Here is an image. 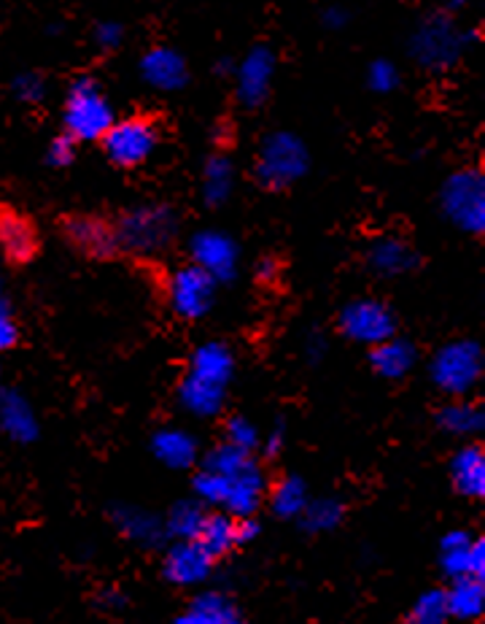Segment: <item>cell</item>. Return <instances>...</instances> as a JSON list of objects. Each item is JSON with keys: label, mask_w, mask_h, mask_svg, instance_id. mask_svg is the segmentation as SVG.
I'll return each instance as SVG.
<instances>
[{"label": "cell", "mask_w": 485, "mask_h": 624, "mask_svg": "<svg viewBox=\"0 0 485 624\" xmlns=\"http://www.w3.org/2000/svg\"><path fill=\"white\" fill-rule=\"evenodd\" d=\"M448 614L455 620H481L485 611V589L477 576H455L451 589H446Z\"/></svg>", "instance_id": "22"}, {"label": "cell", "mask_w": 485, "mask_h": 624, "mask_svg": "<svg viewBox=\"0 0 485 624\" xmlns=\"http://www.w3.org/2000/svg\"><path fill=\"white\" fill-rule=\"evenodd\" d=\"M235 184V166L224 155L210 157L203 173V195L208 203H224Z\"/></svg>", "instance_id": "28"}, {"label": "cell", "mask_w": 485, "mask_h": 624, "mask_svg": "<svg viewBox=\"0 0 485 624\" xmlns=\"http://www.w3.org/2000/svg\"><path fill=\"white\" fill-rule=\"evenodd\" d=\"M73 157H76V141L73 138L68 136H57L55 141L49 144V149H46V162L49 166H55V168H66L73 162Z\"/></svg>", "instance_id": "37"}, {"label": "cell", "mask_w": 485, "mask_h": 624, "mask_svg": "<svg viewBox=\"0 0 485 624\" xmlns=\"http://www.w3.org/2000/svg\"><path fill=\"white\" fill-rule=\"evenodd\" d=\"M203 517L206 514L200 511V506H178L171 514V530L178 538H195Z\"/></svg>", "instance_id": "33"}, {"label": "cell", "mask_w": 485, "mask_h": 624, "mask_svg": "<svg viewBox=\"0 0 485 624\" xmlns=\"http://www.w3.org/2000/svg\"><path fill=\"white\" fill-rule=\"evenodd\" d=\"M372 367L385 378H402L413 371L418 354L416 347L405 338H385V341L372 347Z\"/></svg>", "instance_id": "20"}, {"label": "cell", "mask_w": 485, "mask_h": 624, "mask_svg": "<svg viewBox=\"0 0 485 624\" xmlns=\"http://www.w3.org/2000/svg\"><path fill=\"white\" fill-rule=\"evenodd\" d=\"M224 384L208 382V378L189 373L184 378V384H181V400L197 417H213L224 406Z\"/></svg>", "instance_id": "23"}, {"label": "cell", "mask_w": 485, "mask_h": 624, "mask_svg": "<svg viewBox=\"0 0 485 624\" xmlns=\"http://www.w3.org/2000/svg\"><path fill=\"white\" fill-rule=\"evenodd\" d=\"M192 260L203 271H208L216 282H221V279H230L235 273L238 247L232 238L221 236V232H197L192 238Z\"/></svg>", "instance_id": "14"}, {"label": "cell", "mask_w": 485, "mask_h": 624, "mask_svg": "<svg viewBox=\"0 0 485 624\" xmlns=\"http://www.w3.org/2000/svg\"><path fill=\"white\" fill-rule=\"evenodd\" d=\"M448 616L451 614H448L446 589H429V592H424L411 611V622L416 624H442Z\"/></svg>", "instance_id": "30"}, {"label": "cell", "mask_w": 485, "mask_h": 624, "mask_svg": "<svg viewBox=\"0 0 485 624\" xmlns=\"http://www.w3.org/2000/svg\"><path fill=\"white\" fill-rule=\"evenodd\" d=\"M437 419H440V424L448 430V433H455V435L477 433V430L483 428L481 408H472V406H464V404L446 406Z\"/></svg>", "instance_id": "29"}, {"label": "cell", "mask_w": 485, "mask_h": 624, "mask_svg": "<svg viewBox=\"0 0 485 624\" xmlns=\"http://www.w3.org/2000/svg\"><path fill=\"white\" fill-rule=\"evenodd\" d=\"M416 262L418 258L413 254V249L400 238H383L370 252V265L378 276H396V273L411 271Z\"/></svg>", "instance_id": "24"}, {"label": "cell", "mask_w": 485, "mask_h": 624, "mask_svg": "<svg viewBox=\"0 0 485 624\" xmlns=\"http://www.w3.org/2000/svg\"><path fill=\"white\" fill-rule=\"evenodd\" d=\"M305 484L300 478H286L273 492V509H276L278 517H295L305 509Z\"/></svg>", "instance_id": "31"}, {"label": "cell", "mask_w": 485, "mask_h": 624, "mask_svg": "<svg viewBox=\"0 0 485 624\" xmlns=\"http://www.w3.org/2000/svg\"><path fill=\"white\" fill-rule=\"evenodd\" d=\"M154 454L171 468H189L197 457V443L181 430H162L154 435Z\"/></svg>", "instance_id": "26"}, {"label": "cell", "mask_w": 485, "mask_h": 624, "mask_svg": "<svg viewBox=\"0 0 485 624\" xmlns=\"http://www.w3.org/2000/svg\"><path fill=\"white\" fill-rule=\"evenodd\" d=\"M265 495V476L256 468L254 460L243 465L235 476L230 478V492H227L224 506L232 517H251L262 503Z\"/></svg>", "instance_id": "17"}, {"label": "cell", "mask_w": 485, "mask_h": 624, "mask_svg": "<svg viewBox=\"0 0 485 624\" xmlns=\"http://www.w3.org/2000/svg\"><path fill=\"white\" fill-rule=\"evenodd\" d=\"M227 443H232V446L243 449V452L251 454L256 449V443H259V435H256V430L251 428L245 419L235 417L230 424H227Z\"/></svg>", "instance_id": "35"}, {"label": "cell", "mask_w": 485, "mask_h": 624, "mask_svg": "<svg viewBox=\"0 0 485 624\" xmlns=\"http://www.w3.org/2000/svg\"><path fill=\"white\" fill-rule=\"evenodd\" d=\"M195 489L203 500H208V503L224 506L227 492H230V478L216 474V470L203 468L200 474L195 476Z\"/></svg>", "instance_id": "32"}, {"label": "cell", "mask_w": 485, "mask_h": 624, "mask_svg": "<svg viewBox=\"0 0 485 624\" xmlns=\"http://www.w3.org/2000/svg\"><path fill=\"white\" fill-rule=\"evenodd\" d=\"M210 565H213V559L200 549V544H197L195 538H181V544L173 546L171 554L165 557L162 574H165V579L173 581V585L189 587L206 579L210 574Z\"/></svg>", "instance_id": "16"}, {"label": "cell", "mask_w": 485, "mask_h": 624, "mask_svg": "<svg viewBox=\"0 0 485 624\" xmlns=\"http://www.w3.org/2000/svg\"><path fill=\"white\" fill-rule=\"evenodd\" d=\"M14 95L22 103H41L46 95V84L38 73H22L14 79Z\"/></svg>", "instance_id": "36"}, {"label": "cell", "mask_w": 485, "mask_h": 624, "mask_svg": "<svg viewBox=\"0 0 485 624\" xmlns=\"http://www.w3.org/2000/svg\"><path fill=\"white\" fill-rule=\"evenodd\" d=\"M0 430L11 441L20 443H31L38 435V422H35L33 408L20 393L0 395Z\"/></svg>", "instance_id": "18"}, {"label": "cell", "mask_w": 485, "mask_h": 624, "mask_svg": "<svg viewBox=\"0 0 485 624\" xmlns=\"http://www.w3.org/2000/svg\"><path fill=\"white\" fill-rule=\"evenodd\" d=\"M101 141L114 166L138 168L154 155L157 144H160V131L146 116H127V120L114 122Z\"/></svg>", "instance_id": "5"}, {"label": "cell", "mask_w": 485, "mask_h": 624, "mask_svg": "<svg viewBox=\"0 0 485 624\" xmlns=\"http://www.w3.org/2000/svg\"><path fill=\"white\" fill-rule=\"evenodd\" d=\"M346 20H348L346 11L337 9V5H335V9H330V11H326V14H324V22H326V25H330V27H343V25H346Z\"/></svg>", "instance_id": "40"}, {"label": "cell", "mask_w": 485, "mask_h": 624, "mask_svg": "<svg viewBox=\"0 0 485 624\" xmlns=\"http://www.w3.org/2000/svg\"><path fill=\"white\" fill-rule=\"evenodd\" d=\"M483 376V352L475 341H453L431 360V378L448 395H466Z\"/></svg>", "instance_id": "6"}, {"label": "cell", "mask_w": 485, "mask_h": 624, "mask_svg": "<svg viewBox=\"0 0 485 624\" xmlns=\"http://www.w3.org/2000/svg\"><path fill=\"white\" fill-rule=\"evenodd\" d=\"M451 478L461 495L483 498L485 495V454L481 446H464L451 460Z\"/></svg>", "instance_id": "21"}, {"label": "cell", "mask_w": 485, "mask_h": 624, "mask_svg": "<svg viewBox=\"0 0 485 624\" xmlns=\"http://www.w3.org/2000/svg\"><path fill=\"white\" fill-rule=\"evenodd\" d=\"M62 122L73 141H101L116 122L114 106L92 76H81L70 84Z\"/></svg>", "instance_id": "1"}, {"label": "cell", "mask_w": 485, "mask_h": 624, "mask_svg": "<svg viewBox=\"0 0 485 624\" xmlns=\"http://www.w3.org/2000/svg\"><path fill=\"white\" fill-rule=\"evenodd\" d=\"M442 208L455 227L466 232H483L485 227V179L477 168L453 173L442 186Z\"/></svg>", "instance_id": "4"}, {"label": "cell", "mask_w": 485, "mask_h": 624, "mask_svg": "<svg viewBox=\"0 0 485 624\" xmlns=\"http://www.w3.org/2000/svg\"><path fill=\"white\" fill-rule=\"evenodd\" d=\"M122 38H125V27L116 25V22H101L95 27V41L101 49H116L122 44Z\"/></svg>", "instance_id": "39"}, {"label": "cell", "mask_w": 485, "mask_h": 624, "mask_svg": "<svg viewBox=\"0 0 485 624\" xmlns=\"http://www.w3.org/2000/svg\"><path fill=\"white\" fill-rule=\"evenodd\" d=\"M38 230L16 212H0V254L11 265H27L38 254Z\"/></svg>", "instance_id": "12"}, {"label": "cell", "mask_w": 485, "mask_h": 624, "mask_svg": "<svg viewBox=\"0 0 485 624\" xmlns=\"http://www.w3.org/2000/svg\"><path fill=\"white\" fill-rule=\"evenodd\" d=\"M464 44L466 36H461V33L455 31L448 16L431 14L418 25L416 36L411 41V49L420 66L431 68V71H442V68L453 66Z\"/></svg>", "instance_id": "7"}, {"label": "cell", "mask_w": 485, "mask_h": 624, "mask_svg": "<svg viewBox=\"0 0 485 624\" xmlns=\"http://www.w3.org/2000/svg\"><path fill=\"white\" fill-rule=\"evenodd\" d=\"M367 81H370V87L376 92H391V90H396V84H400V71H396L394 63L378 60L370 66Z\"/></svg>", "instance_id": "34"}, {"label": "cell", "mask_w": 485, "mask_h": 624, "mask_svg": "<svg viewBox=\"0 0 485 624\" xmlns=\"http://www.w3.org/2000/svg\"><path fill=\"white\" fill-rule=\"evenodd\" d=\"M442 568L453 576H477L485 574V544L481 538L472 541L470 535L453 530L442 538Z\"/></svg>", "instance_id": "15"}, {"label": "cell", "mask_w": 485, "mask_h": 624, "mask_svg": "<svg viewBox=\"0 0 485 624\" xmlns=\"http://www.w3.org/2000/svg\"><path fill=\"white\" fill-rule=\"evenodd\" d=\"M20 343V325L11 317L9 306H0V354Z\"/></svg>", "instance_id": "38"}, {"label": "cell", "mask_w": 485, "mask_h": 624, "mask_svg": "<svg viewBox=\"0 0 485 624\" xmlns=\"http://www.w3.org/2000/svg\"><path fill=\"white\" fill-rule=\"evenodd\" d=\"M178 230V219L168 206H140L127 212L116 225L119 249L132 254H160L171 247Z\"/></svg>", "instance_id": "2"}, {"label": "cell", "mask_w": 485, "mask_h": 624, "mask_svg": "<svg viewBox=\"0 0 485 624\" xmlns=\"http://www.w3.org/2000/svg\"><path fill=\"white\" fill-rule=\"evenodd\" d=\"M0 306H5V297H3V282H0Z\"/></svg>", "instance_id": "43"}, {"label": "cell", "mask_w": 485, "mask_h": 624, "mask_svg": "<svg viewBox=\"0 0 485 624\" xmlns=\"http://www.w3.org/2000/svg\"><path fill=\"white\" fill-rule=\"evenodd\" d=\"M195 541L210 559H221L238 546V519L227 514H206L197 527Z\"/></svg>", "instance_id": "19"}, {"label": "cell", "mask_w": 485, "mask_h": 624, "mask_svg": "<svg viewBox=\"0 0 485 624\" xmlns=\"http://www.w3.org/2000/svg\"><path fill=\"white\" fill-rule=\"evenodd\" d=\"M238 98L245 109H259L267 101L276 76V55L267 46H256L238 66Z\"/></svg>", "instance_id": "11"}, {"label": "cell", "mask_w": 485, "mask_h": 624, "mask_svg": "<svg viewBox=\"0 0 485 624\" xmlns=\"http://www.w3.org/2000/svg\"><path fill=\"white\" fill-rule=\"evenodd\" d=\"M140 76L154 90L175 92L189 81V68H186L184 57L171 46H154L140 60Z\"/></svg>", "instance_id": "13"}, {"label": "cell", "mask_w": 485, "mask_h": 624, "mask_svg": "<svg viewBox=\"0 0 485 624\" xmlns=\"http://www.w3.org/2000/svg\"><path fill=\"white\" fill-rule=\"evenodd\" d=\"M259 276L262 279H273L276 276V262H273L270 258H265L259 262Z\"/></svg>", "instance_id": "41"}, {"label": "cell", "mask_w": 485, "mask_h": 624, "mask_svg": "<svg viewBox=\"0 0 485 624\" xmlns=\"http://www.w3.org/2000/svg\"><path fill=\"white\" fill-rule=\"evenodd\" d=\"M308 171V149L291 133H273L265 138L256 160V179L267 190H286Z\"/></svg>", "instance_id": "3"}, {"label": "cell", "mask_w": 485, "mask_h": 624, "mask_svg": "<svg viewBox=\"0 0 485 624\" xmlns=\"http://www.w3.org/2000/svg\"><path fill=\"white\" fill-rule=\"evenodd\" d=\"M178 622L186 624H230L238 622V611L230 600L221 598L219 592L200 594V598L192 603V609L181 616Z\"/></svg>", "instance_id": "27"}, {"label": "cell", "mask_w": 485, "mask_h": 624, "mask_svg": "<svg viewBox=\"0 0 485 624\" xmlns=\"http://www.w3.org/2000/svg\"><path fill=\"white\" fill-rule=\"evenodd\" d=\"M470 0H446V5H451V9H461V5H466Z\"/></svg>", "instance_id": "42"}, {"label": "cell", "mask_w": 485, "mask_h": 624, "mask_svg": "<svg viewBox=\"0 0 485 624\" xmlns=\"http://www.w3.org/2000/svg\"><path fill=\"white\" fill-rule=\"evenodd\" d=\"M340 328L350 341L359 343H376L385 341L396 332V319L385 303L378 300H354L343 308L340 314Z\"/></svg>", "instance_id": "9"}, {"label": "cell", "mask_w": 485, "mask_h": 624, "mask_svg": "<svg viewBox=\"0 0 485 624\" xmlns=\"http://www.w3.org/2000/svg\"><path fill=\"white\" fill-rule=\"evenodd\" d=\"M232 367H235V360H232V352L224 347V343H206L195 352L192 358V371L195 376L208 378V382L216 384H224L230 382L232 376Z\"/></svg>", "instance_id": "25"}, {"label": "cell", "mask_w": 485, "mask_h": 624, "mask_svg": "<svg viewBox=\"0 0 485 624\" xmlns=\"http://www.w3.org/2000/svg\"><path fill=\"white\" fill-rule=\"evenodd\" d=\"M66 241L90 260H111L119 249L116 227L97 217H68L62 222Z\"/></svg>", "instance_id": "10"}, {"label": "cell", "mask_w": 485, "mask_h": 624, "mask_svg": "<svg viewBox=\"0 0 485 624\" xmlns=\"http://www.w3.org/2000/svg\"><path fill=\"white\" fill-rule=\"evenodd\" d=\"M168 297H171L173 311L181 319H200L213 306L216 279L192 262V265L178 268L173 273L171 284H168Z\"/></svg>", "instance_id": "8"}]
</instances>
